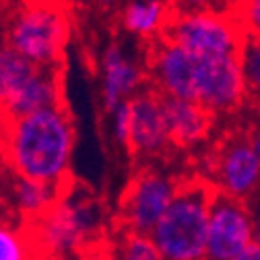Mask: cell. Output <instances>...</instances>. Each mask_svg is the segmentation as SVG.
Returning a JSON list of instances; mask_svg holds the SVG:
<instances>
[{
	"label": "cell",
	"instance_id": "30bf717a",
	"mask_svg": "<svg viewBox=\"0 0 260 260\" xmlns=\"http://www.w3.org/2000/svg\"><path fill=\"white\" fill-rule=\"evenodd\" d=\"M149 71L159 95L197 102V89H194L197 56L194 54L159 36L151 50Z\"/></svg>",
	"mask_w": 260,
	"mask_h": 260
},
{
	"label": "cell",
	"instance_id": "83f0119b",
	"mask_svg": "<svg viewBox=\"0 0 260 260\" xmlns=\"http://www.w3.org/2000/svg\"><path fill=\"white\" fill-rule=\"evenodd\" d=\"M7 211V201H5V194L0 192V219H3V213Z\"/></svg>",
	"mask_w": 260,
	"mask_h": 260
},
{
	"label": "cell",
	"instance_id": "3957f363",
	"mask_svg": "<svg viewBox=\"0 0 260 260\" xmlns=\"http://www.w3.org/2000/svg\"><path fill=\"white\" fill-rule=\"evenodd\" d=\"M217 186L205 178L182 180L176 197L151 232L164 260H205L209 213Z\"/></svg>",
	"mask_w": 260,
	"mask_h": 260
},
{
	"label": "cell",
	"instance_id": "9c48e42d",
	"mask_svg": "<svg viewBox=\"0 0 260 260\" xmlns=\"http://www.w3.org/2000/svg\"><path fill=\"white\" fill-rule=\"evenodd\" d=\"M168 149H172L164 102L155 89L139 91L130 97V147L128 151L153 159L161 157Z\"/></svg>",
	"mask_w": 260,
	"mask_h": 260
},
{
	"label": "cell",
	"instance_id": "ffe728a7",
	"mask_svg": "<svg viewBox=\"0 0 260 260\" xmlns=\"http://www.w3.org/2000/svg\"><path fill=\"white\" fill-rule=\"evenodd\" d=\"M116 260H164V258H161L151 236L126 232L120 242Z\"/></svg>",
	"mask_w": 260,
	"mask_h": 260
},
{
	"label": "cell",
	"instance_id": "2e32d148",
	"mask_svg": "<svg viewBox=\"0 0 260 260\" xmlns=\"http://www.w3.org/2000/svg\"><path fill=\"white\" fill-rule=\"evenodd\" d=\"M170 17L166 0H133L122 15V23L128 34L139 38L161 36Z\"/></svg>",
	"mask_w": 260,
	"mask_h": 260
},
{
	"label": "cell",
	"instance_id": "5bb4252c",
	"mask_svg": "<svg viewBox=\"0 0 260 260\" xmlns=\"http://www.w3.org/2000/svg\"><path fill=\"white\" fill-rule=\"evenodd\" d=\"M102 95H104V106L106 112H114L122 102L130 100L141 81L143 73L135 60H130L116 44H112L102 60Z\"/></svg>",
	"mask_w": 260,
	"mask_h": 260
},
{
	"label": "cell",
	"instance_id": "603a6c76",
	"mask_svg": "<svg viewBox=\"0 0 260 260\" xmlns=\"http://www.w3.org/2000/svg\"><path fill=\"white\" fill-rule=\"evenodd\" d=\"M238 19L246 29V34L260 36V0H242Z\"/></svg>",
	"mask_w": 260,
	"mask_h": 260
},
{
	"label": "cell",
	"instance_id": "7402d4cb",
	"mask_svg": "<svg viewBox=\"0 0 260 260\" xmlns=\"http://www.w3.org/2000/svg\"><path fill=\"white\" fill-rule=\"evenodd\" d=\"M112 128L114 137L122 147H130V100L122 102L112 112Z\"/></svg>",
	"mask_w": 260,
	"mask_h": 260
},
{
	"label": "cell",
	"instance_id": "484cf974",
	"mask_svg": "<svg viewBox=\"0 0 260 260\" xmlns=\"http://www.w3.org/2000/svg\"><path fill=\"white\" fill-rule=\"evenodd\" d=\"M252 143V149H254V155H256V159H258V164H260V133L250 141Z\"/></svg>",
	"mask_w": 260,
	"mask_h": 260
},
{
	"label": "cell",
	"instance_id": "f1b7e54d",
	"mask_svg": "<svg viewBox=\"0 0 260 260\" xmlns=\"http://www.w3.org/2000/svg\"><path fill=\"white\" fill-rule=\"evenodd\" d=\"M97 3H100L102 7H106V9H108V7H112V5H114V0H97Z\"/></svg>",
	"mask_w": 260,
	"mask_h": 260
},
{
	"label": "cell",
	"instance_id": "ac0fdd59",
	"mask_svg": "<svg viewBox=\"0 0 260 260\" xmlns=\"http://www.w3.org/2000/svg\"><path fill=\"white\" fill-rule=\"evenodd\" d=\"M238 58L246 85V100H252L260 106V36L246 34Z\"/></svg>",
	"mask_w": 260,
	"mask_h": 260
},
{
	"label": "cell",
	"instance_id": "e0dca14e",
	"mask_svg": "<svg viewBox=\"0 0 260 260\" xmlns=\"http://www.w3.org/2000/svg\"><path fill=\"white\" fill-rule=\"evenodd\" d=\"M38 69L13 48H0V108L13 100Z\"/></svg>",
	"mask_w": 260,
	"mask_h": 260
},
{
	"label": "cell",
	"instance_id": "44dd1931",
	"mask_svg": "<svg viewBox=\"0 0 260 260\" xmlns=\"http://www.w3.org/2000/svg\"><path fill=\"white\" fill-rule=\"evenodd\" d=\"M242 0H168L172 13H221L238 15Z\"/></svg>",
	"mask_w": 260,
	"mask_h": 260
},
{
	"label": "cell",
	"instance_id": "9a60e30c",
	"mask_svg": "<svg viewBox=\"0 0 260 260\" xmlns=\"http://www.w3.org/2000/svg\"><path fill=\"white\" fill-rule=\"evenodd\" d=\"M75 186V182L67 184H48L27 178H13L11 184V197L17 213L21 215V221L38 219L44 213H48L64 194Z\"/></svg>",
	"mask_w": 260,
	"mask_h": 260
},
{
	"label": "cell",
	"instance_id": "f546056e",
	"mask_svg": "<svg viewBox=\"0 0 260 260\" xmlns=\"http://www.w3.org/2000/svg\"><path fill=\"white\" fill-rule=\"evenodd\" d=\"M27 3H38V0H27Z\"/></svg>",
	"mask_w": 260,
	"mask_h": 260
},
{
	"label": "cell",
	"instance_id": "7a4b0ae2",
	"mask_svg": "<svg viewBox=\"0 0 260 260\" xmlns=\"http://www.w3.org/2000/svg\"><path fill=\"white\" fill-rule=\"evenodd\" d=\"M34 260H64L83 256L97 242L102 230V209L89 194L71 188L42 217L21 221Z\"/></svg>",
	"mask_w": 260,
	"mask_h": 260
},
{
	"label": "cell",
	"instance_id": "5b68a950",
	"mask_svg": "<svg viewBox=\"0 0 260 260\" xmlns=\"http://www.w3.org/2000/svg\"><path fill=\"white\" fill-rule=\"evenodd\" d=\"M161 38L184 48L197 58L238 56L246 29L238 15L221 13H172Z\"/></svg>",
	"mask_w": 260,
	"mask_h": 260
},
{
	"label": "cell",
	"instance_id": "cb8c5ba5",
	"mask_svg": "<svg viewBox=\"0 0 260 260\" xmlns=\"http://www.w3.org/2000/svg\"><path fill=\"white\" fill-rule=\"evenodd\" d=\"M79 260H114V256H112V252H108L106 250V246H102L100 242H97L91 250H87Z\"/></svg>",
	"mask_w": 260,
	"mask_h": 260
},
{
	"label": "cell",
	"instance_id": "1f68e13d",
	"mask_svg": "<svg viewBox=\"0 0 260 260\" xmlns=\"http://www.w3.org/2000/svg\"><path fill=\"white\" fill-rule=\"evenodd\" d=\"M166 3H168V0H166Z\"/></svg>",
	"mask_w": 260,
	"mask_h": 260
},
{
	"label": "cell",
	"instance_id": "4dcf8cb0",
	"mask_svg": "<svg viewBox=\"0 0 260 260\" xmlns=\"http://www.w3.org/2000/svg\"><path fill=\"white\" fill-rule=\"evenodd\" d=\"M60 3H67V0H60Z\"/></svg>",
	"mask_w": 260,
	"mask_h": 260
},
{
	"label": "cell",
	"instance_id": "7c38bea8",
	"mask_svg": "<svg viewBox=\"0 0 260 260\" xmlns=\"http://www.w3.org/2000/svg\"><path fill=\"white\" fill-rule=\"evenodd\" d=\"M161 102H164V114L172 147L190 149L209 137L213 128V114L199 102L164 95H161Z\"/></svg>",
	"mask_w": 260,
	"mask_h": 260
},
{
	"label": "cell",
	"instance_id": "4316f807",
	"mask_svg": "<svg viewBox=\"0 0 260 260\" xmlns=\"http://www.w3.org/2000/svg\"><path fill=\"white\" fill-rule=\"evenodd\" d=\"M254 244L260 248V219L254 223Z\"/></svg>",
	"mask_w": 260,
	"mask_h": 260
},
{
	"label": "cell",
	"instance_id": "d4e9b609",
	"mask_svg": "<svg viewBox=\"0 0 260 260\" xmlns=\"http://www.w3.org/2000/svg\"><path fill=\"white\" fill-rule=\"evenodd\" d=\"M234 260H260V248L256 244H250L244 252H240Z\"/></svg>",
	"mask_w": 260,
	"mask_h": 260
},
{
	"label": "cell",
	"instance_id": "4fadbf2b",
	"mask_svg": "<svg viewBox=\"0 0 260 260\" xmlns=\"http://www.w3.org/2000/svg\"><path fill=\"white\" fill-rule=\"evenodd\" d=\"M62 106V89H60V71L38 69L9 104L0 108V118H19L34 112L60 108Z\"/></svg>",
	"mask_w": 260,
	"mask_h": 260
},
{
	"label": "cell",
	"instance_id": "d6986e66",
	"mask_svg": "<svg viewBox=\"0 0 260 260\" xmlns=\"http://www.w3.org/2000/svg\"><path fill=\"white\" fill-rule=\"evenodd\" d=\"M0 260H34L23 230L5 223L3 219H0Z\"/></svg>",
	"mask_w": 260,
	"mask_h": 260
},
{
	"label": "cell",
	"instance_id": "8992f818",
	"mask_svg": "<svg viewBox=\"0 0 260 260\" xmlns=\"http://www.w3.org/2000/svg\"><path fill=\"white\" fill-rule=\"evenodd\" d=\"M182 180L151 168L130 178L120 201L122 223L128 232L151 236L155 225L170 209Z\"/></svg>",
	"mask_w": 260,
	"mask_h": 260
},
{
	"label": "cell",
	"instance_id": "ba28073f",
	"mask_svg": "<svg viewBox=\"0 0 260 260\" xmlns=\"http://www.w3.org/2000/svg\"><path fill=\"white\" fill-rule=\"evenodd\" d=\"M197 102L215 114L236 112L246 102V85L238 56L197 58Z\"/></svg>",
	"mask_w": 260,
	"mask_h": 260
},
{
	"label": "cell",
	"instance_id": "277c9868",
	"mask_svg": "<svg viewBox=\"0 0 260 260\" xmlns=\"http://www.w3.org/2000/svg\"><path fill=\"white\" fill-rule=\"evenodd\" d=\"M69 15L60 0H38L13 19L9 48L40 69L60 67L69 42Z\"/></svg>",
	"mask_w": 260,
	"mask_h": 260
},
{
	"label": "cell",
	"instance_id": "6da1fadb",
	"mask_svg": "<svg viewBox=\"0 0 260 260\" xmlns=\"http://www.w3.org/2000/svg\"><path fill=\"white\" fill-rule=\"evenodd\" d=\"M73 149L75 128L64 106L0 118V164L17 178L48 184L73 182Z\"/></svg>",
	"mask_w": 260,
	"mask_h": 260
},
{
	"label": "cell",
	"instance_id": "52a82bcc",
	"mask_svg": "<svg viewBox=\"0 0 260 260\" xmlns=\"http://www.w3.org/2000/svg\"><path fill=\"white\" fill-rule=\"evenodd\" d=\"M250 244H254V221L244 201L234 199L217 188L209 213L207 258L234 260Z\"/></svg>",
	"mask_w": 260,
	"mask_h": 260
},
{
	"label": "cell",
	"instance_id": "8fae6325",
	"mask_svg": "<svg viewBox=\"0 0 260 260\" xmlns=\"http://www.w3.org/2000/svg\"><path fill=\"white\" fill-rule=\"evenodd\" d=\"M213 170L217 178L215 186L240 201L250 197L260 182V164L250 141H234L225 145L215 159Z\"/></svg>",
	"mask_w": 260,
	"mask_h": 260
}]
</instances>
